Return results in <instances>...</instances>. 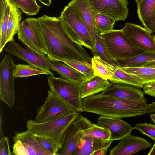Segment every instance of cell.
I'll return each instance as SVG.
<instances>
[{
  "instance_id": "obj_1",
  "label": "cell",
  "mask_w": 155,
  "mask_h": 155,
  "mask_svg": "<svg viewBox=\"0 0 155 155\" xmlns=\"http://www.w3.org/2000/svg\"><path fill=\"white\" fill-rule=\"evenodd\" d=\"M46 45V55L51 61L75 60L91 63L82 46L73 41L64 30L60 17L44 15L38 18Z\"/></svg>"
},
{
  "instance_id": "obj_2",
  "label": "cell",
  "mask_w": 155,
  "mask_h": 155,
  "mask_svg": "<svg viewBox=\"0 0 155 155\" xmlns=\"http://www.w3.org/2000/svg\"><path fill=\"white\" fill-rule=\"evenodd\" d=\"M148 104L119 99L101 94L83 99V112L122 119L146 114Z\"/></svg>"
},
{
  "instance_id": "obj_3",
  "label": "cell",
  "mask_w": 155,
  "mask_h": 155,
  "mask_svg": "<svg viewBox=\"0 0 155 155\" xmlns=\"http://www.w3.org/2000/svg\"><path fill=\"white\" fill-rule=\"evenodd\" d=\"M60 17L63 27L70 39L75 43L92 50L94 44L89 32L70 2L65 7Z\"/></svg>"
},
{
  "instance_id": "obj_4",
  "label": "cell",
  "mask_w": 155,
  "mask_h": 155,
  "mask_svg": "<svg viewBox=\"0 0 155 155\" xmlns=\"http://www.w3.org/2000/svg\"><path fill=\"white\" fill-rule=\"evenodd\" d=\"M79 114L80 112H76L56 120L41 123L29 120L27 122L26 127L27 130L35 134L42 136L52 141L60 149L65 132Z\"/></svg>"
},
{
  "instance_id": "obj_5",
  "label": "cell",
  "mask_w": 155,
  "mask_h": 155,
  "mask_svg": "<svg viewBox=\"0 0 155 155\" xmlns=\"http://www.w3.org/2000/svg\"><path fill=\"white\" fill-rule=\"evenodd\" d=\"M108 53L114 60L130 58L146 51L135 46L120 30L99 33Z\"/></svg>"
},
{
  "instance_id": "obj_6",
  "label": "cell",
  "mask_w": 155,
  "mask_h": 155,
  "mask_svg": "<svg viewBox=\"0 0 155 155\" xmlns=\"http://www.w3.org/2000/svg\"><path fill=\"white\" fill-rule=\"evenodd\" d=\"M81 82L50 76L48 83L50 90L55 93L76 111L83 112V99L81 96Z\"/></svg>"
},
{
  "instance_id": "obj_7",
  "label": "cell",
  "mask_w": 155,
  "mask_h": 155,
  "mask_svg": "<svg viewBox=\"0 0 155 155\" xmlns=\"http://www.w3.org/2000/svg\"><path fill=\"white\" fill-rule=\"evenodd\" d=\"M55 93L50 89L43 104L37 108L34 120L41 123L56 120L76 112Z\"/></svg>"
},
{
  "instance_id": "obj_8",
  "label": "cell",
  "mask_w": 155,
  "mask_h": 155,
  "mask_svg": "<svg viewBox=\"0 0 155 155\" xmlns=\"http://www.w3.org/2000/svg\"><path fill=\"white\" fill-rule=\"evenodd\" d=\"M17 33L18 39L28 47L47 55L46 45L38 18H27L24 20Z\"/></svg>"
},
{
  "instance_id": "obj_9",
  "label": "cell",
  "mask_w": 155,
  "mask_h": 155,
  "mask_svg": "<svg viewBox=\"0 0 155 155\" xmlns=\"http://www.w3.org/2000/svg\"><path fill=\"white\" fill-rule=\"evenodd\" d=\"M4 51L22 59L30 65L46 72L51 76H54L50 70L51 61L46 54L29 47L25 48L15 42H10Z\"/></svg>"
},
{
  "instance_id": "obj_10",
  "label": "cell",
  "mask_w": 155,
  "mask_h": 155,
  "mask_svg": "<svg viewBox=\"0 0 155 155\" xmlns=\"http://www.w3.org/2000/svg\"><path fill=\"white\" fill-rule=\"evenodd\" d=\"M15 64L12 58L5 55L0 64V99L11 108L15 99L14 71Z\"/></svg>"
},
{
  "instance_id": "obj_11",
  "label": "cell",
  "mask_w": 155,
  "mask_h": 155,
  "mask_svg": "<svg viewBox=\"0 0 155 155\" xmlns=\"http://www.w3.org/2000/svg\"><path fill=\"white\" fill-rule=\"evenodd\" d=\"M122 31L130 41L146 52H155V36L145 28L126 23Z\"/></svg>"
},
{
  "instance_id": "obj_12",
  "label": "cell",
  "mask_w": 155,
  "mask_h": 155,
  "mask_svg": "<svg viewBox=\"0 0 155 155\" xmlns=\"http://www.w3.org/2000/svg\"><path fill=\"white\" fill-rule=\"evenodd\" d=\"M13 153L15 155H50L37 142L34 134L30 130L15 132L13 137Z\"/></svg>"
},
{
  "instance_id": "obj_13",
  "label": "cell",
  "mask_w": 155,
  "mask_h": 155,
  "mask_svg": "<svg viewBox=\"0 0 155 155\" xmlns=\"http://www.w3.org/2000/svg\"><path fill=\"white\" fill-rule=\"evenodd\" d=\"M93 10L112 18L116 21L127 17L128 0H88Z\"/></svg>"
},
{
  "instance_id": "obj_14",
  "label": "cell",
  "mask_w": 155,
  "mask_h": 155,
  "mask_svg": "<svg viewBox=\"0 0 155 155\" xmlns=\"http://www.w3.org/2000/svg\"><path fill=\"white\" fill-rule=\"evenodd\" d=\"M101 94L123 100L147 103L144 92L140 88L129 84L111 83Z\"/></svg>"
},
{
  "instance_id": "obj_15",
  "label": "cell",
  "mask_w": 155,
  "mask_h": 155,
  "mask_svg": "<svg viewBox=\"0 0 155 155\" xmlns=\"http://www.w3.org/2000/svg\"><path fill=\"white\" fill-rule=\"evenodd\" d=\"M111 150L109 155H130L152 147L150 142L130 134L121 140Z\"/></svg>"
},
{
  "instance_id": "obj_16",
  "label": "cell",
  "mask_w": 155,
  "mask_h": 155,
  "mask_svg": "<svg viewBox=\"0 0 155 155\" xmlns=\"http://www.w3.org/2000/svg\"><path fill=\"white\" fill-rule=\"evenodd\" d=\"M97 125L109 130L110 140H121L130 134L133 129L131 125L120 118L101 116L97 120Z\"/></svg>"
},
{
  "instance_id": "obj_17",
  "label": "cell",
  "mask_w": 155,
  "mask_h": 155,
  "mask_svg": "<svg viewBox=\"0 0 155 155\" xmlns=\"http://www.w3.org/2000/svg\"><path fill=\"white\" fill-rule=\"evenodd\" d=\"M72 125L82 138L88 137L110 140V133L108 130L92 123L82 115L79 114Z\"/></svg>"
},
{
  "instance_id": "obj_18",
  "label": "cell",
  "mask_w": 155,
  "mask_h": 155,
  "mask_svg": "<svg viewBox=\"0 0 155 155\" xmlns=\"http://www.w3.org/2000/svg\"><path fill=\"white\" fill-rule=\"evenodd\" d=\"M113 141L88 137L81 139L75 155H105Z\"/></svg>"
},
{
  "instance_id": "obj_19",
  "label": "cell",
  "mask_w": 155,
  "mask_h": 155,
  "mask_svg": "<svg viewBox=\"0 0 155 155\" xmlns=\"http://www.w3.org/2000/svg\"><path fill=\"white\" fill-rule=\"evenodd\" d=\"M70 2L76 9L87 27L94 45L95 36L98 32L94 21V12L88 0H72Z\"/></svg>"
},
{
  "instance_id": "obj_20",
  "label": "cell",
  "mask_w": 155,
  "mask_h": 155,
  "mask_svg": "<svg viewBox=\"0 0 155 155\" xmlns=\"http://www.w3.org/2000/svg\"><path fill=\"white\" fill-rule=\"evenodd\" d=\"M137 7L139 19L144 28L155 32V0H142Z\"/></svg>"
},
{
  "instance_id": "obj_21",
  "label": "cell",
  "mask_w": 155,
  "mask_h": 155,
  "mask_svg": "<svg viewBox=\"0 0 155 155\" xmlns=\"http://www.w3.org/2000/svg\"><path fill=\"white\" fill-rule=\"evenodd\" d=\"M110 84L107 80L94 74L81 82V97L83 99L102 92L107 89Z\"/></svg>"
},
{
  "instance_id": "obj_22",
  "label": "cell",
  "mask_w": 155,
  "mask_h": 155,
  "mask_svg": "<svg viewBox=\"0 0 155 155\" xmlns=\"http://www.w3.org/2000/svg\"><path fill=\"white\" fill-rule=\"evenodd\" d=\"M82 138L74 127L71 125L65 133L58 155H75L78 146Z\"/></svg>"
},
{
  "instance_id": "obj_23",
  "label": "cell",
  "mask_w": 155,
  "mask_h": 155,
  "mask_svg": "<svg viewBox=\"0 0 155 155\" xmlns=\"http://www.w3.org/2000/svg\"><path fill=\"white\" fill-rule=\"evenodd\" d=\"M51 69L66 80L82 82L87 78L82 73L61 62L51 61Z\"/></svg>"
},
{
  "instance_id": "obj_24",
  "label": "cell",
  "mask_w": 155,
  "mask_h": 155,
  "mask_svg": "<svg viewBox=\"0 0 155 155\" xmlns=\"http://www.w3.org/2000/svg\"><path fill=\"white\" fill-rule=\"evenodd\" d=\"M155 60V52H146L130 58L115 60L120 67H142L146 63Z\"/></svg>"
},
{
  "instance_id": "obj_25",
  "label": "cell",
  "mask_w": 155,
  "mask_h": 155,
  "mask_svg": "<svg viewBox=\"0 0 155 155\" xmlns=\"http://www.w3.org/2000/svg\"><path fill=\"white\" fill-rule=\"evenodd\" d=\"M91 64L95 75L109 80L117 66L109 64L97 55H94L91 58Z\"/></svg>"
},
{
  "instance_id": "obj_26",
  "label": "cell",
  "mask_w": 155,
  "mask_h": 155,
  "mask_svg": "<svg viewBox=\"0 0 155 155\" xmlns=\"http://www.w3.org/2000/svg\"><path fill=\"white\" fill-rule=\"evenodd\" d=\"M119 67L126 72L136 77L144 85L155 82V68L143 67Z\"/></svg>"
},
{
  "instance_id": "obj_27",
  "label": "cell",
  "mask_w": 155,
  "mask_h": 155,
  "mask_svg": "<svg viewBox=\"0 0 155 155\" xmlns=\"http://www.w3.org/2000/svg\"><path fill=\"white\" fill-rule=\"evenodd\" d=\"M21 19L22 15L20 10L11 3V9L7 27V43L14 39V36L18 32Z\"/></svg>"
},
{
  "instance_id": "obj_28",
  "label": "cell",
  "mask_w": 155,
  "mask_h": 155,
  "mask_svg": "<svg viewBox=\"0 0 155 155\" xmlns=\"http://www.w3.org/2000/svg\"><path fill=\"white\" fill-rule=\"evenodd\" d=\"M110 81L111 83L125 84L139 88H143L144 85L135 76L122 70L117 66Z\"/></svg>"
},
{
  "instance_id": "obj_29",
  "label": "cell",
  "mask_w": 155,
  "mask_h": 155,
  "mask_svg": "<svg viewBox=\"0 0 155 155\" xmlns=\"http://www.w3.org/2000/svg\"><path fill=\"white\" fill-rule=\"evenodd\" d=\"M94 19L99 34L113 30L114 25L117 21L112 17L95 12Z\"/></svg>"
},
{
  "instance_id": "obj_30",
  "label": "cell",
  "mask_w": 155,
  "mask_h": 155,
  "mask_svg": "<svg viewBox=\"0 0 155 155\" xmlns=\"http://www.w3.org/2000/svg\"><path fill=\"white\" fill-rule=\"evenodd\" d=\"M41 74L48 75L45 71L30 64H19L15 65L14 71L15 78H26Z\"/></svg>"
},
{
  "instance_id": "obj_31",
  "label": "cell",
  "mask_w": 155,
  "mask_h": 155,
  "mask_svg": "<svg viewBox=\"0 0 155 155\" xmlns=\"http://www.w3.org/2000/svg\"><path fill=\"white\" fill-rule=\"evenodd\" d=\"M91 51L94 55L98 56L109 64L117 66L115 60L108 53L98 33L96 35L94 48Z\"/></svg>"
},
{
  "instance_id": "obj_32",
  "label": "cell",
  "mask_w": 155,
  "mask_h": 155,
  "mask_svg": "<svg viewBox=\"0 0 155 155\" xmlns=\"http://www.w3.org/2000/svg\"><path fill=\"white\" fill-rule=\"evenodd\" d=\"M23 12L29 16L36 15L41 6L38 5L36 0H8Z\"/></svg>"
},
{
  "instance_id": "obj_33",
  "label": "cell",
  "mask_w": 155,
  "mask_h": 155,
  "mask_svg": "<svg viewBox=\"0 0 155 155\" xmlns=\"http://www.w3.org/2000/svg\"><path fill=\"white\" fill-rule=\"evenodd\" d=\"M7 3L4 15L0 18V52L3 50L7 42V31L9 16L11 2L7 0Z\"/></svg>"
},
{
  "instance_id": "obj_34",
  "label": "cell",
  "mask_w": 155,
  "mask_h": 155,
  "mask_svg": "<svg viewBox=\"0 0 155 155\" xmlns=\"http://www.w3.org/2000/svg\"><path fill=\"white\" fill-rule=\"evenodd\" d=\"M84 75L87 78L94 75L91 63L75 60H66L61 62Z\"/></svg>"
},
{
  "instance_id": "obj_35",
  "label": "cell",
  "mask_w": 155,
  "mask_h": 155,
  "mask_svg": "<svg viewBox=\"0 0 155 155\" xmlns=\"http://www.w3.org/2000/svg\"><path fill=\"white\" fill-rule=\"evenodd\" d=\"M36 140L41 148L50 155H58L60 148L56 144L42 136L35 134Z\"/></svg>"
},
{
  "instance_id": "obj_36",
  "label": "cell",
  "mask_w": 155,
  "mask_h": 155,
  "mask_svg": "<svg viewBox=\"0 0 155 155\" xmlns=\"http://www.w3.org/2000/svg\"><path fill=\"white\" fill-rule=\"evenodd\" d=\"M133 129L138 130L155 141V125L147 123H137L133 127Z\"/></svg>"
},
{
  "instance_id": "obj_37",
  "label": "cell",
  "mask_w": 155,
  "mask_h": 155,
  "mask_svg": "<svg viewBox=\"0 0 155 155\" xmlns=\"http://www.w3.org/2000/svg\"><path fill=\"white\" fill-rule=\"evenodd\" d=\"M12 154L9 144V140L6 137L2 136L0 141V155Z\"/></svg>"
},
{
  "instance_id": "obj_38",
  "label": "cell",
  "mask_w": 155,
  "mask_h": 155,
  "mask_svg": "<svg viewBox=\"0 0 155 155\" xmlns=\"http://www.w3.org/2000/svg\"><path fill=\"white\" fill-rule=\"evenodd\" d=\"M143 88L145 94L155 97V82L144 85Z\"/></svg>"
},
{
  "instance_id": "obj_39",
  "label": "cell",
  "mask_w": 155,
  "mask_h": 155,
  "mask_svg": "<svg viewBox=\"0 0 155 155\" xmlns=\"http://www.w3.org/2000/svg\"><path fill=\"white\" fill-rule=\"evenodd\" d=\"M155 113V101L148 104L147 110L146 114H152Z\"/></svg>"
},
{
  "instance_id": "obj_40",
  "label": "cell",
  "mask_w": 155,
  "mask_h": 155,
  "mask_svg": "<svg viewBox=\"0 0 155 155\" xmlns=\"http://www.w3.org/2000/svg\"><path fill=\"white\" fill-rule=\"evenodd\" d=\"M142 67L155 68V60L147 62Z\"/></svg>"
},
{
  "instance_id": "obj_41",
  "label": "cell",
  "mask_w": 155,
  "mask_h": 155,
  "mask_svg": "<svg viewBox=\"0 0 155 155\" xmlns=\"http://www.w3.org/2000/svg\"><path fill=\"white\" fill-rule=\"evenodd\" d=\"M44 5L49 6L52 3L51 0H38Z\"/></svg>"
},
{
  "instance_id": "obj_42",
  "label": "cell",
  "mask_w": 155,
  "mask_h": 155,
  "mask_svg": "<svg viewBox=\"0 0 155 155\" xmlns=\"http://www.w3.org/2000/svg\"><path fill=\"white\" fill-rule=\"evenodd\" d=\"M147 155H155V141H154V144Z\"/></svg>"
},
{
  "instance_id": "obj_43",
  "label": "cell",
  "mask_w": 155,
  "mask_h": 155,
  "mask_svg": "<svg viewBox=\"0 0 155 155\" xmlns=\"http://www.w3.org/2000/svg\"><path fill=\"white\" fill-rule=\"evenodd\" d=\"M150 117L151 121L155 124V114H151Z\"/></svg>"
},
{
  "instance_id": "obj_44",
  "label": "cell",
  "mask_w": 155,
  "mask_h": 155,
  "mask_svg": "<svg viewBox=\"0 0 155 155\" xmlns=\"http://www.w3.org/2000/svg\"><path fill=\"white\" fill-rule=\"evenodd\" d=\"M136 2H137V5L139 4L142 0H135Z\"/></svg>"
}]
</instances>
